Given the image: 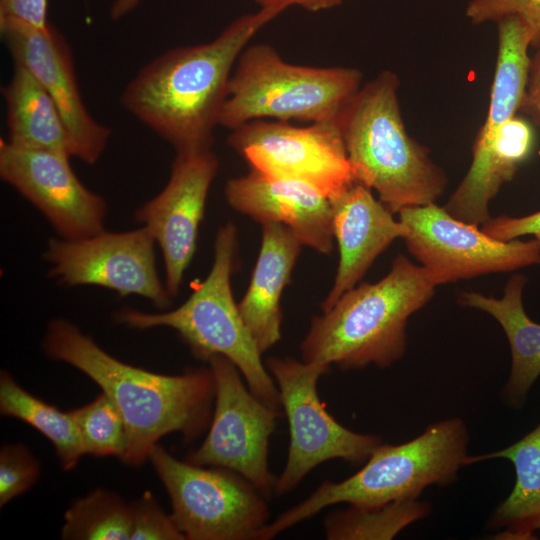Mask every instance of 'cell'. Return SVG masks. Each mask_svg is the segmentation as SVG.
Instances as JSON below:
<instances>
[{
    "label": "cell",
    "instance_id": "33",
    "mask_svg": "<svg viewBox=\"0 0 540 540\" xmlns=\"http://www.w3.org/2000/svg\"><path fill=\"white\" fill-rule=\"evenodd\" d=\"M531 58L528 84L520 110L540 126V39Z\"/></svg>",
    "mask_w": 540,
    "mask_h": 540
},
{
    "label": "cell",
    "instance_id": "32",
    "mask_svg": "<svg viewBox=\"0 0 540 540\" xmlns=\"http://www.w3.org/2000/svg\"><path fill=\"white\" fill-rule=\"evenodd\" d=\"M481 229L500 241H511L526 235L540 240V211L521 217L502 215L491 218Z\"/></svg>",
    "mask_w": 540,
    "mask_h": 540
},
{
    "label": "cell",
    "instance_id": "1",
    "mask_svg": "<svg viewBox=\"0 0 540 540\" xmlns=\"http://www.w3.org/2000/svg\"><path fill=\"white\" fill-rule=\"evenodd\" d=\"M281 12L260 8L235 19L210 42L162 53L125 86L121 105L176 153L211 149L240 54Z\"/></svg>",
    "mask_w": 540,
    "mask_h": 540
},
{
    "label": "cell",
    "instance_id": "8",
    "mask_svg": "<svg viewBox=\"0 0 540 540\" xmlns=\"http://www.w3.org/2000/svg\"><path fill=\"white\" fill-rule=\"evenodd\" d=\"M149 460L188 540H256L269 523L266 497L240 474L180 461L156 444Z\"/></svg>",
    "mask_w": 540,
    "mask_h": 540
},
{
    "label": "cell",
    "instance_id": "10",
    "mask_svg": "<svg viewBox=\"0 0 540 540\" xmlns=\"http://www.w3.org/2000/svg\"><path fill=\"white\" fill-rule=\"evenodd\" d=\"M402 239L436 286L540 264V240L500 241L436 203L399 213Z\"/></svg>",
    "mask_w": 540,
    "mask_h": 540
},
{
    "label": "cell",
    "instance_id": "23",
    "mask_svg": "<svg viewBox=\"0 0 540 540\" xmlns=\"http://www.w3.org/2000/svg\"><path fill=\"white\" fill-rule=\"evenodd\" d=\"M502 458L515 468L511 493L495 508L489 527L502 529L496 539H535L540 530V423L512 445L484 455L470 456L469 463Z\"/></svg>",
    "mask_w": 540,
    "mask_h": 540
},
{
    "label": "cell",
    "instance_id": "18",
    "mask_svg": "<svg viewBox=\"0 0 540 540\" xmlns=\"http://www.w3.org/2000/svg\"><path fill=\"white\" fill-rule=\"evenodd\" d=\"M372 189L354 181L329 199L333 236L339 263L333 286L322 303L326 311L368 271L375 259L397 238L403 227L393 213L372 194Z\"/></svg>",
    "mask_w": 540,
    "mask_h": 540
},
{
    "label": "cell",
    "instance_id": "31",
    "mask_svg": "<svg viewBox=\"0 0 540 540\" xmlns=\"http://www.w3.org/2000/svg\"><path fill=\"white\" fill-rule=\"evenodd\" d=\"M47 5V0H0V27L25 25L47 28Z\"/></svg>",
    "mask_w": 540,
    "mask_h": 540
},
{
    "label": "cell",
    "instance_id": "24",
    "mask_svg": "<svg viewBox=\"0 0 540 540\" xmlns=\"http://www.w3.org/2000/svg\"><path fill=\"white\" fill-rule=\"evenodd\" d=\"M0 412L43 434L53 444L64 470L75 468L85 454L71 412H63L33 396L5 371L0 376Z\"/></svg>",
    "mask_w": 540,
    "mask_h": 540
},
{
    "label": "cell",
    "instance_id": "19",
    "mask_svg": "<svg viewBox=\"0 0 540 540\" xmlns=\"http://www.w3.org/2000/svg\"><path fill=\"white\" fill-rule=\"evenodd\" d=\"M535 143L533 127L518 115L491 132L479 131L470 167L444 209L458 220L482 226L492 218L490 201L531 157Z\"/></svg>",
    "mask_w": 540,
    "mask_h": 540
},
{
    "label": "cell",
    "instance_id": "11",
    "mask_svg": "<svg viewBox=\"0 0 540 540\" xmlns=\"http://www.w3.org/2000/svg\"><path fill=\"white\" fill-rule=\"evenodd\" d=\"M206 361L214 381V411L206 438L187 461L236 472L268 498L276 480L268 464L269 442L280 409L251 392L229 359L212 355Z\"/></svg>",
    "mask_w": 540,
    "mask_h": 540
},
{
    "label": "cell",
    "instance_id": "21",
    "mask_svg": "<svg viewBox=\"0 0 540 540\" xmlns=\"http://www.w3.org/2000/svg\"><path fill=\"white\" fill-rule=\"evenodd\" d=\"M527 278L513 274L504 287L501 298L464 291L458 298L462 306L491 315L502 327L511 352V370L502 390V399L510 407L520 409L528 392L540 376V324L526 314L523 289Z\"/></svg>",
    "mask_w": 540,
    "mask_h": 540
},
{
    "label": "cell",
    "instance_id": "5",
    "mask_svg": "<svg viewBox=\"0 0 540 540\" xmlns=\"http://www.w3.org/2000/svg\"><path fill=\"white\" fill-rule=\"evenodd\" d=\"M469 435L461 418L430 424L416 438L399 444H379L364 466L340 481H324L302 502L280 514L262 528L256 540H269L322 509L339 503L361 508L393 501L418 499L430 485L445 486L470 465Z\"/></svg>",
    "mask_w": 540,
    "mask_h": 540
},
{
    "label": "cell",
    "instance_id": "17",
    "mask_svg": "<svg viewBox=\"0 0 540 540\" xmlns=\"http://www.w3.org/2000/svg\"><path fill=\"white\" fill-rule=\"evenodd\" d=\"M229 205L260 224L280 223L290 228L301 243L329 254L333 246L331 204L314 187L251 170L227 181Z\"/></svg>",
    "mask_w": 540,
    "mask_h": 540
},
{
    "label": "cell",
    "instance_id": "4",
    "mask_svg": "<svg viewBox=\"0 0 540 540\" xmlns=\"http://www.w3.org/2000/svg\"><path fill=\"white\" fill-rule=\"evenodd\" d=\"M398 87V77L383 71L361 86L339 117L355 180L375 190L393 214L435 203L447 185L428 149L409 136Z\"/></svg>",
    "mask_w": 540,
    "mask_h": 540
},
{
    "label": "cell",
    "instance_id": "22",
    "mask_svg": "<svg viewBox=\"0 0 540 540\" xmlns=\"http://www.w3.org/2000/svg\"><path fill=\"white\" fill-rule=\"evenodd\" d=\"M11 145L72 157L71 142L60 112L37 78L14 63L9 82L2 88Z\"/></svg>",
    "mask_w": 540,
    "mask_h": 540
},
{
    "label": "cell",
    "instance_id": "9",
    "mask_svg": "<svg viewBox=\"0 0 540 540\" xmlns=\"http://www.w3.org/2000/svg\"><path fill=\"white\" fill-rule=\"evenodd\" d=\"M265 365L279 390L290 431L286 464L274 484L276 496L295 489L325 461L342 459L361 464L381 444L380 437L352 431L327 411L317 386L329 366L278 357H270Z\"/></svg>",
    "mask_w": 540,
    "mask_h": 540
},
{
    "label": "cell",
    "instance_id": "34",
    "mask_svg": "<svg viewBox=\"0 0 540 540\" xmlns=\"http://www.w3.org/2000/svg\"><path fill=\"white\" fill-rule=\"evenodd\" d=\"M260 8H278L284 11L290 6H298L311 12L331 9L343 0H255Z\"/></svg>",
    "mask_w": 540,
    "mask_h": 540
},
{
    "label": "cell",
    "instance_id": "12",
    "mask_svg": "<svg viewBox=\"0 0 540 540\" xmlns=\"http://www.w3.org/2000/svg\"><path fill=\"white\" fill-rule=\"evenodd\" d=\"M228 144L251 170L308 184L328 199L356 181L339 119L301 127L253 120L233 129Z\"/></svg>",
    "mask_w": 540,
    "mask_h": 540
},
{
    "label": "cell",
    "instance_id": "26",
    "mask_svg": "<svg viewBox=\"0 0 540 540\" xmlns=\"http://www.w3.org/2000/svg\"><path fill=\"white\" fill-rule=\"evenodd\" d=\"M62 539L127 540L131 509L115 493L96 489L77 500L65 513Z\"/></svg>",
    "mask_w": 540,
    "mask_h": 540
},
{
    "label": "cell",
    "instance_id": "14",
    "mask_svg": "<svg viewBox=\"0 0 540 540\" xmlns=\"http://www.w3.org/2000/svg\"><path fill=\"white\" fill-rule=\"evenodd\" d=\"M70 157L22 149L0 139L1 179L30 201L63 239H81L104 231V199L76 176Z\"/></svg>",
    "mask_w": 540,
    "mask_h": 540
},
{
    "label": "cell",
    "instance_id": "2",
    "mask_svg": "<svg viewBox=\"0 0 540 540\" xmlns=\"http://www.w3.org/2000/svg\"><path fill=\"white\" fill-rule=\"evenodd\" d=\"M43 346L50 358L91 378L116 405L126 428V464H143L167 434L179 432L190 442L210 424L215 388L209 368L163 375L132 366L62 319L51 321Z\"/></svg>",
    "mask_w": 540,
    "mask_h": 540
},
{
    "label": "cell",
    "instance_id": "15",
    "mask_svg": "<svg viewBox=\"0 0 540 540\" xmlns=\"http://www.w3.org/2000/svg\"><path fill=\"white\" fill-rule=\"evenodd\" d=\"M217 170L218 159L211 149L176 153L165 187L135 213L161 249L165 286L171 297L177 295L195 253L199 225Z\"/></svg>",
    "mask_w": 540,
    "mask_h": 540
},
{
    "label": "cell",
    "instance_id": "6",
    "mask_svg": "<svg viewBox=\"0 0 540 540\" xmlns=\"http://www.w3.org/2000/svg\"><path fill=\"white\" fill-rule=\"evenodd\" d=\"M237 249V229L228 222L216 234L209 274L181 306L163 313L124 308L116 314L115 320L140 330L174 329L197 357L207 360L212 355H221L229 359L251 392L269 406L280 409L279 390L234 301L231 276Z\"/></svg>",
    "mask_w": 540,
    "mask_h": 540
},
{
    "label": "cell",
    "instance_id": "30",
    "mask_svg": "<svg viewBox=\"0 0 540 540\" xmlns=\"http://www.w3.org/2000/svg\"><path fill=\"white\" fill-rule=\"evenodd\" d=\"M131 540H185L171 514L161 509L150 492L130 504Z\"/></svg>",
    "mask_w": 540,
    "mask_h": 540
},
{
    "label": "cell",
    "instance_id": "3",
    "mask_svg": "<svg viewBox=\"0 0 540 540\" xmlns=\"http://www.w3.org/2000/svg\"><path fill=\"white\" fill-rule=\"evenodd\" d=\"M436 287L421 265L396 256L381 280L351 288L312 319L301 343L302 360L343 370L391 366L406 351L408 319Z\"/></svg>",
    "mask_w": 540,
    "mask_h": 540
},
{
    "label": "cell",
    "instance_id": "27",
    "mask_svg": "<svg viewBox=\"0 0 540 540\" xmlns=\"http://www.w3.org/2000/svg\"><path fill=\"white\" fill-rule=\"evenodd\" d=\"M70 412L76 422L85 454L123 458L127 448L124 420L105 393L102 392L90 403Z\"/></svg>",
    "mask_w": 540,
    "mask_h": 540
},
{
    "label": "cell",
    "instance_id": "28",
    "mask_svg": "<svg viewBox=\"0 0 540 540\" xmlns=\"http://www.w3.org/2000/svg\"><path fill=\"white\" fill-rule=\"evenodd\" d=\"M37 459L22 444H5L0 450V506L27 491L38 479Z\"/></svg>",
    "mask_w": 540,
    "mask_h": 540
},
{
    "label": "cell",
    "instance_id": "7",
    "mask_svg": "<svg viewBox=\"0 0 540 540\" xmlns=\"http://www.w3.org/2000/svg\"><path fill=\"white\" fill-rule=\"evenodd\" d=\"M355 68L287 63L267 44L246 47L230 76L219 125L231 130L253 120H338L361 88Z\"/></svg>",
    "mask_w": 540,
    "mask_h": 540
},
{
    "label": "cell",
    "instance_id": "29",
    "mask_svg": "<svg viewBox=\"0 0 540 540\" xmlns=\"http://www.w3.org/2000/svg\"><path fill=\"white\" fill-rule=\"evenodd\" d=\"M466 17L472 24L499 22L516 16L522 19L533 35V45L540 39V0H470Z\"/></svg>",
    "mask_w": 540,
    "mask_h": 540
},
{
    "label": "cell",
    "instance_id": "16",
    "mask_svg": "<svg viewBox=\"0 0 540 540\" xmlns=\"http://www.w3.org/2000/svg\"><path fill=\"white\" fill-rule=\"evenodd\" d=\"M0 30L14 63L26 67L56 104L70 137L72 157L96 163L107 147L111 130L88 111L64 37L51 24L44 29L7 25Z\"/></svg>",
    "mask_w": 540,
    "mask_h": 540
},
{
    "label": "cell",
    "instance_id": "13",
    "mask_svg": "<svg viewBox=\"0 0 540 540\" xmlns=\"http://www.w3.org/2000/svg\"><path fill=\"white\" fill-rule=\"evenodd\" d=\"M155 243L143 226L117 233L104 230L81 239L52 238L44 259L50 276L63 286L105 287L121 296H142L164 309L171 296L157 273Z\"/></svg>",
    "mask_w": 540,
    "mask_h": 540
},
{
    "label": "cell",
    "instance_id": "20",
    "mask_svg": "<svg viewBox=\"0 0 540 540\" xmlns=\"http://www.w3.org/2000/svg\"><path fill=\"white\" fill-rule=\"evenodd\" d=\"M261 225L260 251L248 289L238 308L263 354L281 339V295L303 244L283 224L270 222Z\"/></svg>",
    "mask_w": 540,
    "mask_h": 540
},
{
    "label": "cell",
    "instance_id": "35",
    "mask_svg": "<svg viewBox=\"0 0 540 540\" xmlns=\"http://www.w3.org/2000/svg\"><path fill=\"white\" fill-rule=\"evenodd\" d=\"M140 0H114L110 8V16L113 20H118L131 11L139 4Z\"/></svg>",
    "mask_w": 540,
    "mask_h": 540
},
{
    "label": "cell",
    "instance_id": "25",
    "mask_svg": "<svg viewBox=\"0 0 540 540\" xmlns=\"http://www.w3.org/2000/svg\"><path fill=\"white\" fill-rule=\"evenodd\" d=\"M430 510L429 503L418 499L397 500L373 508L349 505L324 519V531L329 540H390L425 518Z\"/></svg>",
    "mask_w": 540,
    "mask_h": 540
}]
</instances>
